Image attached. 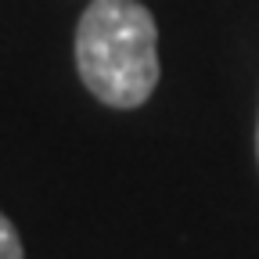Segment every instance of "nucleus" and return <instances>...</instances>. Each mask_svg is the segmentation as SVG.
<instances>
[{"label":"nucleus","instance_id":"f257e3e1","mask_svg":"<svg viewBox=\"0 0 259 259\" xmlns=\"http://www.w3.org/2000/svg\"><path fill=\"white\" fill-rule=\"evenodd\" d=\"M76 69L112 108L144 105L158 83V29L137 0H90L76 25Z\"/></svg>","mask_w":259,"mask_h":259},{"label":"nucleus","instance_id":"f03ea898","mask_svg":"<svg viewBox=\"0 0 259 259\" xmlns=\"http://www.w3.org/2000/svg\"><path fill=\"white\" fill-rule=\"evenodd\" d=\"M0 259H22V238L4 212H0Z\"/></svg>","mask_w":259,"mask_h":259},{"label":"nucleus","instance_id":"7ed1b4c3","mask_svg":"<svg viewBox=\"0 0 259 259\" xmlns=\"http://www.w3.org/2000/svg\"><path fill=\"white\" fill-rule=\"evenodd\" d=\"M255 151H259V134H255Z\"/></svg>","mask_w":259,"mask_h":259}]
</instances>
